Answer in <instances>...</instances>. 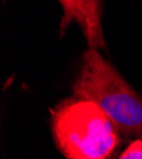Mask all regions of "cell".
Instances as JSON below:
<instances>
[{
  "instance_id": "obj_1",
  "label": "cell",
  "mask_w": 142,
  "mask_h": 159,
  "mask_svg": "<svg viewBox=\"0 0 142 159\" xmlns=\"http://www.w3.org/2000/svg\"><path fill=\"white\" fill-rule=\"evenodd\" d=\"M72 93L95 103L118 131L142 135V97L99 51L83 52Z\"/></svg>"
},
{
  "instance_id": "obj_2",
  "label": "cell",
  "mask_w": 142,
  "mask_h": 159,
  "mask_svg": "<svg viewBox=\"0 0 142 159\" xmlns=\"http://www.w3.org/2000/svg\"><path fill=\"white\" fill-rule=\"evenodd\" d=\"M51 130L67 159H108L119 144L118 129L109 117L95 103L74 97L53 111Z\"/></svg>"
},
{
  "instance_id": "obj_3",
  "label": "cell",
  "mask_w": 142,
  "mask_h": 159,
  "mask_svg": "<svg viewBox=\"0 0 142 159\" xmlns=\"http://www.w3.org/2000/svg\"><path fill=\"white\" fill-rule=\"evenodd\" d=\"M63 16L59 24L60 37L73 22L81 27L88 50L100 51L105 47V38L101 25V7L97 0H60Z\"/></svg>"
},
{
  "instance_id": "obj_4",
  "label": "cell",
  "mask_w": 142,
  "mask_h": 159,
  "mask_svg": "<svg viewBox=\"0 0 142 159\" xmlns=\"http://www.w3.org/2000/svg\"><path fill=\"white\" fill-rule=\"evenodd\" d=\"M118 159H142V139L132 141Z\"/></svg>"
}]
</instances>
